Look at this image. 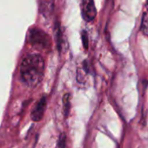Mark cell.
<instances>
[{
	"mask_svg": "<svg viewBox=\"0 0 148 148\" xmlns=\"http://www.w3.org/2000/svg\"><path fill=\"white\" fill-rule=\"evenodd\" d=\"M46 108V98L43 97L37 104V106H35V108L33 109V111L32 112L31 117L33 121H40L43 117H44V113Z\"/></svg>",
	"mask_w": 148,
	"mask_h": 148,
	"instance_id": "277c9868",
	"label": "cell"
},
{
	"mask_svg": "<svg viewBox=\"0 0 148 148\" xmlns=\"http://www.w3.org/2000/svg\"><path fill=\"white\" fill-rule=\"evenodd\" d=\"M140 29H141V32L145 35L148 36V0L146 2L145 10L143 17H142V22H141Z\"/></svg>",
	"mask_w": 148,
	"mask_h": 148,
	"instance_id": "5b68a950",
	"label": "cell"
},
{
	"mask_svg": "<svg viewBox=\"0 0 148 148\" xmlns=\"http://www.w3.org/2000/svg\"><path fill=\"white\" fill-rule=\"evenodd\" d=\"M57 29V32H56V38H57V43H58V48L60 49L59 51H61L63 48H64V37H63V34H62V32L60 31V29L58 27L56 28Z\"/></svg>",
	"mask_w": 148,
	"mask_h": 148,
	"instance_id": "8992f818",
	"label": "cell"
},
{
	"mask_svg": "<svg viewBox=\"0 0 148 148\" xmlns=\"http://www.w3.org/2000/svg\"><path fill=\"white\" fill-rule=\"evenodd\" d=\"M81 12L83 18L86 22H92L97 16V10L94 0H82Z\"/></svg>",
	"mask_w": 148,
	"mask_h": 148,
	"instance_id": "3957f363",
	"label": "cell"
},
{
	"mask_svg": "<svg viewBox=\"0 0 148 148\" xmlns=\"http://www.w3.org/2000/svg\"><path fill=\"white\" fill-rule=\"evenodd\" d=\"M30 40L33 45L43 50H49L51 45L50 37L39 29H33L31 31Z\"/></svg>",
	"mask_w": 148,
	"mask_h": 148,
	"instance_id": "7a4b0ae2",
	"label": "cell"
},
{
	"mask_svg": "<svg viewBox=\"0 0 148 148\" xmlns=\"http://www.w3.org/2000/svg\"><path fill=\"white\" fill-rule=\"evenodd\" d=\"M66 145V135L64 133H62L58 140L57 148H65Z\"/></svg>",
	"mask_w": 148,
	"mask_h": 148,
	"instance_id": "ba28073f",
	"label": "cell"
},
{
	"mask_svg": "<svg viewBox=\"0 0 148 148\" xmlns=\"http://www.w3.org/2000/svg\"><path fill=\"white\" fill-rule=\"evenodd\" d=\"M53 1L54 0H43V7L45 12H50L51 10H52L53 7Z\"/></svg>",
	"mask_w": 148,
	"mask_h": 148,
	"instance_id": "9c48e42d",
	"label": "cell"
},
{
	"mask_svg": "<svg viewBox=\"0 0 148 148\" xmlns=\"http://www.w3.org/2000/svg\"><path fill=\"white\" fill-rule=\"evenodd\" d=\"M63 104H64V115L65 117L68 116L69 114V111H70V106H71V103H70V95L69 94H65L64 96V99H63Z\"/></svg>",
	"mask_w": 148,
	"mask_h": 148,
	"instance_id": "52a82bcc",
	"label": "cell"
},
{
	"mask_svg": "<svg viewBox=\"0 0 148 148\" xmlns=\"http://www.w3.org/2000/svg\"><path fill=\"white\" fill-rule=\"evenodd\" d=\"M82 42H83V45L86 49H87L88 47V37H87V33L86 32H83L82 33Z\"/></svg>",
	"mask_w": 148,
	"mask_h": 148,
	"instance_id": "30bf717a",
	"label": "cell"
},
{
	"mask_svg": "<svg viewBox=\"0 0 148 148\" xmlns=\"http://www.w3.org/2000/svg\"><path fill=\"white\" fill-rule=\"evenodd\" d=\"M44 71L45 61L38 54L27 55L21 63V78L29 86H36L41 82L44 77Z\"/></svg>",
	"mask_w": 148,
	"mask_h": 148,
	"instance_id": "6da1fadb",
	"label": "cell"
}]
</instances>
